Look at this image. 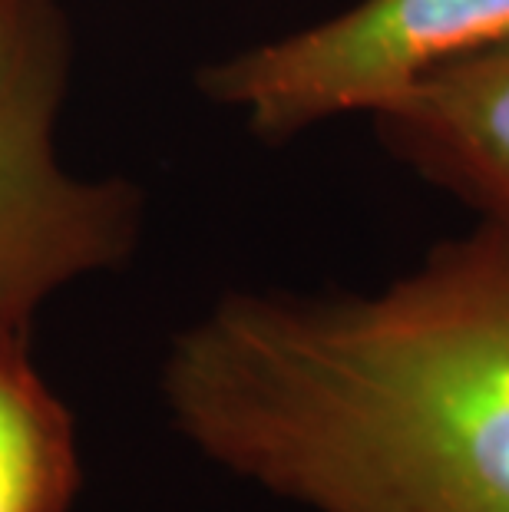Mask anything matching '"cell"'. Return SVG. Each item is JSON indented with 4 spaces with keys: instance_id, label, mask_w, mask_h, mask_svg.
Segmentation results:
<instances>
[{
    "instance_id": "1",
    "label": "cell",
    "mask_w": 509,
    "mask_h": 512,
    "mask_svg": "<svg viewBox=\"0 0 509 512\" xmlns=\"http://www.w3.org/2000/svg\"><path fill=\"white\" fill-rule=\"evenodd\" d=\"M169 427L305 512H509V232L374 291H229L159 364Z\"/></svg>"
},
{
    "instance_id": "2",
    "label": "cell",
    "mask_w": 509,
    "mask_h": 512,
    "mask_svg": "<svg viewBox=\"0 0 509 512\" xmlns=\"http://www.w3.org/2000/svg\"><path fill=\"white\" fill-rule=\"evenodd\" d=\"M70 70L60 0H0V324L14 328L60 291L123 268L143 242V192L63 162Z\"/></svg>"
},
{
    "instance_id": "3",
    "label": "cell",
    "mask_w": 509,
    "mask_h": 512,
    "mask_svg": "<svg viewBox=\"0 0 509 512\" xmlns=\"http://www.w3.org/2000/svg\"><path fill=\"white\" fill-rule=\"evenodd\" d=\"M509 40V0H357L311 27L235 50L196 83L265 143L371 116L424 73Z\"/></svg>"
},
{
    "instance_id": "4",
    "label": "cell",
    "mask_w": 509,
    "mask_h": 512,
    "mask_svg": "<svg viewBox=\"0 0 509 512\" xmlns=\"http://www.w3.org/2000/svg\"><path fill=\"white\" fill-rule=\"evenodd\" d=\"M371 119L400 162L509 232V40L424 73Z\"/></svg>"
},
{
    "instance_id": "5",
    "label": "cell",
    "mask_w": 509,
    "mask_h": 512,
    "mask_svg": "<svg viewBox=\"0 0 509 512\" xmlns=\"http://www.w3.org/2000/svg\"><path fill=\"white\" fill-rule=\"evenodd\" d=\"M83 483L77 420L30 354V328L0 324V512H70Z\"/></svg>"
}]
</instances>
